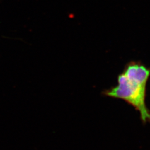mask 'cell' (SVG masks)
Masks as SVG:
<instances>
[{"instance_id":"6da1fadb","label":"cell","mask_w":150,"mask_h":150,"mask_svg":"<svg viewBox=\"0 0 150 150\" xmlns=\"http://www.w3.org/2000/svg\"><path fill=\"white\" fill-rule=\"evenodd\" d=\"M150 68L139 61H131L118 75V84L102 92L103 96L121 99L139 112L144 123L150 122V111L146 104Z\"/></svg>"}]
</instances>
